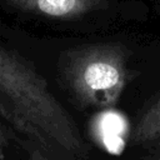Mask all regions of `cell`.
Masks as SVG:
<instances>
[{
  "mask_svg": "<svg viewBox=\"0 0 160 160\" xmlns=\"http://www.w3.org/2000/svg\"><path fill=\"white\" fill-rule=\"evenodd\" d=\"M8 146V138H6V132L4 130V128L0 124V160H4L5 158V150Z\"/></svg>",
  "mask_w": 160,
  "mask_h": 160,
  "instance_id": "cell-5",
  "label": "cell"
},
{
  "mask_svg": "<svg viewBox=\"0 0 160 160\" xmlns=\"http://www.w3.org/2000/svg\"><path fill=\"white\" fill-rule=\"evenodd\" d=\"M150 160H160V139L158 140V144L151 154V159Z\"/></svg>",
  "mask_w": 160,
  "mask_h": 160,
  "instance_id": "cell-7",
  "label": "cell"
},
{
  "mask_svg": "<svg viewBox=\"0 0 160 160\" xmlns=\"http://www.w3.org/2000/svg\"><path fill=\"white\" fill-rule=\"evenodd\" d=\"M28 160H52V159H50V158H49L46 154H44L40 149L34 148V149L29 152Z\"/></svg>",
  "mask_w": 160,
  "mask_h": 160,
  "instance_id": "cell-6",
  "label": "cell"
},
{
  "mask_svg": "<svg viewBox=\"0 0 160 160\" xmlns=\"http://www.w3.org/2000/svg\"><path fill=\"white\" fill-rule=\"evenodd\" d=\"M130 55L121 42L70 48L59 58V81L79 109L114 108L130 81Z\"/></svg>",
  "mask_w": 160,
  "mask_h": 160,
  "instance_id": "cell-2",
  "label": "cell"
},
{
  "mask_svg": "<svg viewBox=\"0 0 160 160\" xmlns=\"http://www.w3.org/2000/svg\"><path fill=\"white\" fill-rule=\"evenodd\" d=\"M160 139V94L139 115L130 136L132 145H144Z\"/></svg>",
  "mask_w": 160,
  "mask_h": 160,
  "instance_id": "cell-4",
  "label": "cell"
},
{
  "mask_svg": "<svg viewBox=\"0 0 160 160\" xmlns=\"http://www.w3.org/2000/svg\"><path fill=\"white\" fill-rule=\"evenodd\" d=\"M0 2L25 14L58 20H75L109 6V0H0Z\"/></svg>",
  "mask_w": 160,
  "mask_h": 160,
  "instance_id": "cell-3",
  "label": "cell"
},
{
  "mask_svg": "<svg viewBox=\"0 0 160 160\" xmlns=\"http://www.w3.org/2000/svg\"><path fill=\"white\" fill-rule=\"evenodd\" d=\"M0 96L51 146L86 160L89 148L68 110L50 91L35 65L16 50L0 44Z\"/></svg>",
  "mask_w": 160,
  "mask_h": 160,
  "instance_id": "cell-1",
  "label": "cell"
}]
</instances>
